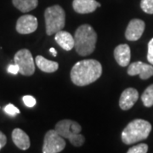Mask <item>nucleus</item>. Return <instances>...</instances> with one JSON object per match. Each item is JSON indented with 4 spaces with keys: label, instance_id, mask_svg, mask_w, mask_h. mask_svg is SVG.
Returning <instances> with one entry per match:
<instances>
[{
    "label": "nucleus",
    "instance_id": "f257e3e1",
    "mask_svg": "<svg viewBox=\"0 0 153 153\" xmlns=\"http://www.w3.org/2000/svg\"><path fill=\"white\" fill-rule=\"evenodd\" d=\"M102 74V66L96 60H82L71 68V82L76 86H86L95 82Z\"/></svg>",
    "mask_w": 153,
    "mask_h": 153
},
{
    "label": "nucleus",
    "instance_id": "f03ea898",
    "mask_svg": "<svg viewBox=\"0 0 153 153\" xmlns=\"http://www.w3.org/2000/svg\"><path fill=\"white\" fill-rule=\"evenodd\" d=\"M74 48L76 53L82 56H86L94 51L97 34L91 26L84 24L76 29L74 35Z\"/></svg>",
    "mask_w": 153,
    "mask_h": 153
},
{
    "label": "nucleus",
    "instance_id": "7ed1b4c3",
    "mask_svg": "<svg viewBox=\"0 0 153 153\" xmlns=\"http://www.w3.org/2000/svg\"><path fill=\"white\" fill-rule=\"evenodd\" d=\"M152 131L151 123L143 119L131 121L122 132V140L126 145L142 141L147 139Z\"/></svg>",
    "mask_w": 153,
    "mask_h": 153
},
{
    "label": "nucleus",
    "instance_id": "20e7f679",
    "mask_svg": "<svg viewBox=\"0 0 153 153\" xmlns=\"http://www.w3.org/2000/svg\"><path fill=\"white\" fill-rule=\"evenodd\" d=\"M56 131L60 136L68 139L72 146L79 147L85 141V138L80 133L82 130L81 125L75 121L65 119L58 122L55 125Z\"/></svg>",
    "mask_w": 153,
    "mask_h": 153
},
{
    "label": "nucleus",
    "instance_id": "39448f33",
    "mask_svg": "<svg viewBox=\"0 0 153 153\" xmlns=\"http://www.w3.org/2000/svg\"><path fill=\"white\" fill-rule=\"evenodd\" d=\"M47 35H52L62 30L66 24V13L60 5L50 6L44 12Z\"/></svg>",
    "mask_w": 153,
    "mask_h": 153
},
{
    "label": "nucleus",
    "instance_id": "423d86ee",
    "mask_svg": "<svg viewBox=\"0 0 153 153\" xmlns=\"http://www.w3.org/2000/svg\"><path fill=\"white\" fill-rule=\"evenodd\" d=\"M15 64L19 67V72L24 76H32L35 71V61L31 52L23 49L16 52L14 57Z\"/></svg>",
    "mask_w": 153,
    "mask_h": 153
},
{
    "label": "nucleus",
    "instance_id": "0eeeda50",
    "mask_svg": "<svg viewBox=\"0 0 153 153\" xmlns=\"http://www.w3.org/2000/svg\"><path fill=\"white\" fill-rule=\"evenodd\" d=\"M66 146L64 138L60 136L55 129H51L44 136L42 152L44 153H58L62 152Z\"/></svg>",
    "mask_w": 153,
    "mask_h": 153
},
{
    "label": "nucleus",
    "instance_id": "6e6552de",
    "mask_svg": "<svg viewBox=\"0 0 153 153\" xmlns=\"http://www.w3.org/2000/svg\"><path fill=\"white\" fill-rule=\"evenodd\" d=\"M16 31L20 34H30L38 28V19L32 15L21 16L16 22Z\"/></svg>",
    "mask_w": 153,
    "mask_h": 153
},
{
    "label": "nucleus",
    "instance_id": "1a4fd4ad",
    "mask_svg": "<svg viewBox=\"0 0 153 153\" xmlns=\"http://www.w3.org/2000/svg\"><path fill=\"white\" fill-rule=\"evenodd\" d=\"M128 74L130 76L139 75L141 79L146 80L153 76V66L142 61H136L128 66Z\"/></svg>",
    "mask_w": 153,
    "mask_h": 153
},
{
    "label": "nucleus",
    "instance_id": "9d476101",
    "mask_svg": "<svg viewBox=\"0 0 153 153\" xmlns=\"http://www.w3.org/2000/svg\"><path fill=\"white\" fill-rule=\"evenodd\" d=\"M146 24L142 20L133 19L128 23L125 32V37L128 41H137L141 38Z\"/></svg>",
    "mask_w": 153,
    "mask_h": 153
},
{
    "label": "nucleus",
    "instance_id": "9b49d317",
    "mask_svg": "<svg viewBox=\"0 0 153 153\" xmlns=\"http://www.w3.org/2000/svg\"><path fill=\"white\" fill-rule=\"evenodd\" d=\"M139 99V93L135 88H128L122 93L119 100V106L122 110L131 109Z\"/></svg>",
    "mask_w": 153,
    "mask_h": 153
},
{
    "label": "nucleus",
    "instance_id": "f8f14e48",
    "mask_svg": "<svg viewBox=\"0 0 153 153\" xmlns=\"http://www.w3.org/2000/svg\"><path fill=\"white\" fill-rule=\"evenodd\" d=\"M101 4L96 0H73V10L78 14H88L92 13Z\"/></svg>",
    "mask_w": 153,
    "mask_h": 153
},
{
    "label": "nucleus",
    "instance_id": "ddd939ff",
    "mask_svg": "<svg viewBox=\"0 0 153 153\" xmlns=\"http://www.w3.org/2000/svg\"><path fill=\"white\" fill-rule=\"evenodd\" d=\"M114 57L119 66L123 67L128 66L131 58V52L129 46L125 44L117 46L114 50Z\"/></svg>",
    "mask_w": 153,
    "mask_h": 153
},
{
    "label": "nucleus",
    "instance_id": "4468645a",
    "mask_svg": "<svg viewBox=\"0 0 153 153\" xmlns=\"http://www.w3.org/2000/svg\"><path fill=\"white\" fill-rule=\"evenodd\" d=\"M55 39L56 43L65 50L69 51L74 48V45H75L74 38L72 37L71 33H69L68 32L60 30L58 33H55Z\"/></svg>",
    "mask_w": 153,
    "mask_h": 153
},
{
    "label": "nucleus",
    "instance_id": "2eb2a0df",
    "mask_svg": "<svg viewBox=\"0 0 153 153\" xmlns=\"http://www.w3.org/2000/svg\"><path fill=\"white\" fill-rule=\"evenodd\" d=\"M12 140L13 142L17 147L21 150H27L30 147V139L27 133L23 131L21 128H15L12 132Z\"/></svg>",
    "mask_w": 153,
    "mask_h": 153
},
{
    "label": "nucleus",
    "instance_id": "dca6fc26",
    "mask_svg": "<svg viewBox=\"0 0 153 153\" xmlns=\"http://www.w3.org/2000/svg\"><path fill=\"white\" fill-rule=\"evenodd\" d=\"M35 63L38 68L41 71L47 72V73H52L58 70L59 64L53 60H49L45 59L44 56L38 55L35 59Z\"/></svg>",
    "mask_w": 153,
    "mask_h": 153
},
{
    "label": "nucleus",
    "instance_id": "f3484780",
    "mask_svg": "<svg viewBox=\"0 0 153 153\" xmlns=\"http://www.w3.org/2000/svg\"><path fill=\"white\" fill-rule=\"evenodd\" d=\"M14 6L23 13L34 10L38 4V0H12Z\"/></svg>",
    "mask_w": 153,
    "mask_h": 153
},
{
    "label": "nucleus",
    "instance_id": "a211bd4d",
    "mask_svg": "<svg viewBox=\"0 0 153 153\" xmlns=\"http://www.w3.org/2000/svg\"><path fill=\"white\" fill-rule=\"evenodd\" d=\"M141 100L146 107H151L153 105V84L150 85L144 91L141 95Z\"/></svg>",
    "mask_w": 153,
    "mask_h": 153
},
{
    "label": "nucleus",
    "instance_id": "6ab92c4d",
    "mask_svg": "<svg viewBox=\"0 0 153 153\" xmlns=\"http://www.w3.org/2000/svg\"><path fill=\"white\" fill-rule=\"evenodd\" d=\"M140 7L146 14L153 15V0H141Z\"/></svg>",
    "mask_w": 153,
    "mask_h": 153
},
{
    "label": "nucleus",
    "instance_id": "aec40b11",
    "mask_svg": "<svg viewBox=\"0 0 153 153\" xmlns=\"http://www.w3.org/2000/svg\"><path fill=\"white\" fill-rule=\"evenodd\" d=\"M148 152V146L146 144H139L129 148L128 153H146Z\"/></svg>",
    "mask_w": 153,
    "mask_h": 153
},
{
    "label": "nucleus",
    "instance_id": "412c9836",
    "mask_svg": "<svg viewBox=\"0 0 153 153\" xmlns=\"http://www.w3.org/2000/svg\"><path fill=\"white\" fill-rule=\"evenodd\" d=\"M4 111L6 114L10 115L11 117H15L16 115L20 113V110L13 104H8L7 105H5L4 108Z\"/></svg>",
    "mask_w": 153,
    "mask_h": 153
},
{
    "label": "nucleus",
    "instance_id": "4be33fe9",
    "mask_svg": "<svg viewBox=\"0 0 153 153\" xmlns=\"http://www.w3.org/2000/svg\"><path fill=\"white\" fill-rule=\"evenodd\" d=\"M22 100H23L24 104L29 108H32L36 105V99L31 95H25V96H23Z\"/></svg>",
    "mask_w": 153,
    "mask_h": 153
},
{
    "label": "nucleus",
    "instance_id": "5701e85b",
    "mask_svg": "<svg viewBox=\"0 0 153 153\" xmlns=\"http://www.w3.org/2000/svg\"><path fill=\"white\" fill-rule=\"evenodd\" d=\"M147 60L152 65H153V38L151 39V41L148 44Z\"/></svg>",
    "mask_w": 153,
    "mask_h": 153
},
{
    "label": "nucleus",
    "instance_id": "b1692460",
    "mask_svg": "<svg viewBox=\"0 0 153 153\" xmlns=\"http://www.w3.org/2000/svg\"><path fill=\"white\" fill-rule=\"evenodd\" d=\"M7 70H8L9 73H11L13 75H16L17 73L19 72V67H18L16 64H12V65H10L8 66Z\"/></svg>",
    "mask_w": 153,
    "mask_h": 153
},
{
    "label": "nucleus",
    "instance_id": "393cba45",
    "mask_svg": "<svg viewBox=\"0 0 153 153\" xmlns=\"http://www.w3.org/2000/svg\"><path fill=\"white\" fill-rule=\"evenodd\" d=\"M7 143V138H6V135L3 133V132L0 131V144L2 146V147H4Z\"/></svg>",
    "mask_w": 153,
    "mask_h": 153
},
{
    "label": "nucleus",
    "instance_id": "a878e982",
    "mask_svg": "<svg viewBox=\"0 0 153 153\" xmlns=\"http://www.w3.org/2000/svg\"><path fill=\"white\" fill-rule=\"evenodd\" d=\"M49 52L54 55V56H56V55H57V51L55 50V48H50V49H49Z\"/></svg>",
    "mask_w": 153,
    "mask_h": 153
},
{
    "label": "nucleus",
    "instance_id": "bb28decb",
    "mask_svg": "<svg viewBox=\"0 0 153 153\" xmlns=\"http://www.w3.org/2000/svg\"><path fill=\"white\" fill-rule=\"evenodd\" d=\"M2 148H3V147H2V146H1V144H0V150H1Z\"/></svg>",
    "mask_w": 153,
    "mask_h": 153
}]
</instances>
